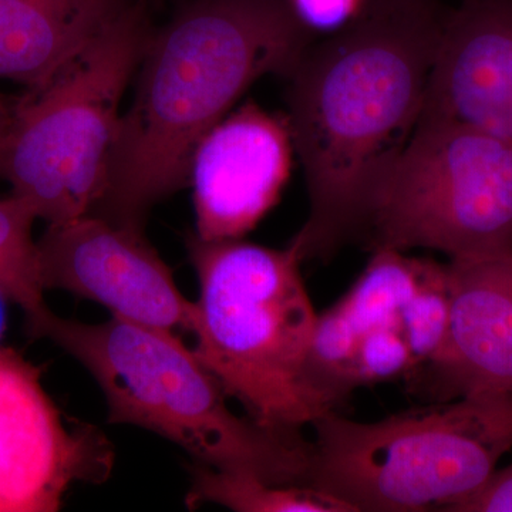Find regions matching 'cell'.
Segmentation results:
<instances>
[{
    "label": "cell",
    "mask_w": 512,
    "mask_h": 512,
    "mask_svg": "<svg viewBox=\"0 0 512 512\" xmlns=\"http://www.w3.org/2000/svg\"><path fill=\"white\" fill-rule=\"evenodd\" d=\"M372 249L448 259L512 252V143L421 116L367 218Z\"/></svg>",
    "instance_id": "cell-7"
},
{
    "label": "cell",
    "mask_w": 512,
    "mask_h": 512,
    "mask_svg": "<svg viewBox=\"0 0 512 512\" xmlns=\"http://www.w3.org/2000/svg\"><path fill=\"white\" fill-rule=\"evenodd\" d=\"M362 335L342 303L318 313L306 370L313 389L333 410L356 389L355 362Z\"/></svg>",
    "instance_id": "cell-17"
},
{
    "label": "cell",
    "mask_w": 512,
    "mask_h": 512,
    "mask_svg": "<svg viewBox=\"0 0 512 512\" xmlns=\"http://www.w3.org/2000/svg\"><path fill=\"white\" fill-rule=\"evenodd\" d=\"M421 116L512 143V0H461L444 15Z\"/></svg>",
    "instance_id": "cell-11"
},
{
    "label": "cell",
    "mask_w": 512,
    "mask_h": 512,
    "mask_svg": "<svg viewBox=\"0 0 512 512\" xmlns=\"http://www.w3.org/2000/svg\"><path fill=\"white\" fill-rule=\"evenodd\" d=\"M114 448L99 427L69 424L42 369L0 346V512H56L73 484H101Z\"/></svg>",
    "instance_id": "cell-8"
},
{
    "label": "cell",
    "mask_w": 512,
    "mask_h": 512,
    "mask_svg": "<svg viewBox=\"0 0 512 512\" xmlns=\"http://www.w3.org/2000/svg\"><path fill=\"white\" fill-rule=\"evenodd\" d=\"M36 220L32 205L22 198H0V295L22 309L26 325L50 311L32 234Z\"/></svg>",
    "instance_id": "cell-16"
},
{
    "label": "cell",
    "mask_w": 512,
    "mask_h": 512,
    "mask_svg": "<svg viewBox=\"0 0 512 512\" xmlns=\"http://www.w3.org/2000/svg\"><path fill=\"white\" fill-rule=\"evenodd\" d=\"M414 370L412 350L397 326H382L363 333L356 353V387L390 382Z\"/></svg>",
    "instance_id": "cell-19"
},
{
    "label": "cell",
    "mask_w": 512,
    "mask_h": 512,
    "mask_svg": "<svg viewBox=\"0 0 512 512\" xmlns=\"http://www.w3.org/2000/svg\"><path fill=\"white\" fill-rule=\"evenodd\" d=\"M450 289L447 264L427 259L412 298L399 318L416 370L433 362L446 343L450 326Z\"/></svg>",
    "instance_id": "cell-18"
},
{
    "label": "cell",
    "mask_w": 512,
    "mask_h": 512,
    "mask_svg": "<svg viewBox=\"0 0 512 512\" xmlns=\"http://www.w3.org/2000/svg\"><path fill=\"white\" fill-rule=\"evenodd\" d=\"M450 512H512V464L497 470L478 493Z\"/></svg>",
    "instance_id": "cell-21"
},
{
    "label": "cell",
    "mask_w": 512,
    "mask_h": 512,
    "mask_svg": "<svg viewBox=\"0 0 512 512\" xmlns=\"http://www.w3.org/2000/svg\"><path fill=\"white\" fill-rule=\"evenodd\" d=\"M293 19L309 39L339 35L369 18L389 0H284Z\"/></svg>",
    "instance_id": "cell-20"
},
{
    "label": "cell",
    "mask_w": 512,
    "mask_h": 512,
    "mask_svg": "<svg viewBox=\"0 0 512 512\" xmlns=\"http://www.w3.org/2000/svg\"><path fill=\"white\" fill-rule=\"evenodd\" d=\"M37 252L45 291L72 293L150 328L190 332L192 301L144 232L89 214L47 225Z\"/></svg>",
    "instance_id": "cell-9"
},
{
    "label": "cell",
    "mask_w": 512,
    "mask_h": 512,
    "mask_svg": "<svg viewBox=\"0 0 512 512\" xmlns=\"http://www.w3.org/2000/svg\"><path fill=\"white\" fill-rule=\"evenodd\" d=\"M185 503L237 512H355L345 501L309 484H276L245 471L197 464Z\"/></svg>",
    "instance_id": "cell-14"
},
{
    "label": "cell",
    "mask_w": 512,
    "mask_h": 512,
    "mask_svg": "<svg viewBox=\"0 0 512 512\" xmlns=\"http://www.w3.org/2000/svg\"><path fill=\"white\" fill-rule=\"evenodd\" d=\"M308 484L353 511H450L512 448V394H467L362 423L336 410L312 424Z\"/></svg>",
    "instance_id": "cell-5"
},
{
    "label": "cell",
    "mask_w": 512,
    "mask_h": 512,
    "mask_svg": "<svg viewBox=\"0 0 512 512\" xmlns=\"http://www.w3.org/2000/svg\"><path fill=\"white\" fill-rule=\"evenodd\" d=\"M150 35L141 10L128 6L15 106L0 175L47 225L89 215L99 204L121 99Z\"/></svg>",
    "instance_id": "cell-6"
},
{
    "label": "cell",
    "mask_w": 512,
    "mask_h": 512,
    "mask_svg": "<svg viewBox=\"0 0 512 512\" xmlns=\"http://www.w3.org/2000/svg\"><path fill=\"white\" fill-rule=\"evenodd\" d=\"M13 114H15V106H9L5 99L0 97V167H2L10 131H12Z\"/></svg>",
    "instance_id": "cell-22"
},
{
    "label": "cell",
    "mask_w": 512,
    "mask_h": 512,
    "mask_svg": "<svg viewBox=\"0 0 512 512\" xmlns=\"http://www.w3.org/2000/svg\"><path fill=\"white\" fill-rule=\"evenodd\" d=\"M436 0H393L309 46L288 74V119L309 195L303 261L365 231L423 114L441 23Z\"/></svg>",
    "instance_id": "cell-1"
},
{
    "label": "cell",
    "mask_w": 512,
    "mask_h": 512,
    "mask_svg": "<svg viewBox=\"0 0 512 512\" xmlns=\"http://www.w3.org/2000/svg\"><path fill=\"white\" fill-rule=\"evenodd\" d=\"M311 45L284 0H195L151 33L90 215L143 232L151 208L187 187L205 134L256 80L291 73Z\"/></svg>",
    "instance_id": "cell-2"
},
{
    "label": "cell",
    "mask_w": 512,
    "mask_h": 512,
    "mask_svg": "<svg viewBox=\"0 0 512 512\" xmlns=\"http://www.w3.org/2000/svg\"><path fill=\"white\" fill-rule=\"evenodd\" d=\"M450 326L429 365L441 400L512 394V252L448 259Z\"/></svg>",
    "instance_id": "cell-12"
},
{
    "label": "cell",
    "mask_w": 512,
    "mask_h": 512,
    "mask_svg": "<svg viewBox=\"0 0 512 512\" xmlns=\"http://www.w3.org/2000/svg\"><path fill=\"white\" fill-rule=\"evenodd\" d=\"M293 153L286 116L254 101L229 111L192 154L195 235L205 241L244 238L281 198Z\"/></svg>",
    "instance_id": "cell-10"
},
{
    "label": "cell",
    "mask_w": 512,
    "mask_h": 512,
    "mask_svg": "<svg viewBox=\"0 0 512 512\" xmlns=\"http://www.w3.org/2000/svg\"><path fill=\"white\" fill-rule=\"evenodd\" d=\"M424 264L426 258H413L396 249H373L365 271L339 301L360 332L382 326L399 328L400 313L419 284Z\"/></svg>",
    "instance_id": "cell-15"
},
{
    "label": "cell",
    "mask_w": 512,
    "mask_h": 512,
    "mask_svg": "<svg viewBox=\"0 0 512 512\" xmlns=\"http://www.w3.org/2000/svg\"><path fill=\"white\" fill-rule=\"evenodd\" d=\"M28 329L90 373L106 399L110 424L153 431L202 466L308 484L309 441L232 412L224 387L177 333L116 316L84 323L52 311Z\"/></svg>",
    "instance_id": "cell-3"
},
{
    "label": "cell",
    "mask_w": 512,
    "mask_h": 512,
    "mask_svg": "<svg viewBox=\"0 0 512 512\" xmlns=\"http://www.w3.org/2000/svg\"><path fill=\"white\" fill-rule=\"evenodd\" d=\"M127 0H0V79L35 87L79 55Z\"/></svg>",
    "instance_id": "cell-13"
},
{
    "label": "cell",
    "mask_w": 512,
    "mask_h": 512,
    "mask_svg": "<svg viewBox=\"0 0 512 512\" xmlns=\"http://www.w3.org/2000/svg\"><path fill=\"white\" fill-rule=\"evenodd\" d=\"M187 249L198 281L194 352L247 416L302 437V429L333 409L306 370L318 313L303 282L298 245L275 249L192 234Z\"/></svg>",
    "instance_id": "cell-4"
}]
</instances>
